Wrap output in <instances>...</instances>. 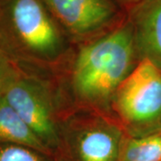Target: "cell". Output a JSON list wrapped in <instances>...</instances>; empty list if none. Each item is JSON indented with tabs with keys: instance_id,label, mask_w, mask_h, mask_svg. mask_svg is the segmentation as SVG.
I'll list each match as a JSON object with an SVG mask.
<instances>
[{
	"instance_id": "cell-2",
	"label": "cell",
	"mask_w": 161,
	"mask_h": 161,
	"mask_svg": "<svg viewBox=\"0 0 161 161\" xmlns=\"http://www.w3.org/2000/svg\"><path fill=\"white\" fill-rule=\"evenodd\" d=\"M138 57L131 22L84 46L73 71V86L79 98L93 106L112 103L115 92L130 75Z\"/></svg>"
},
{
	"instance_id": "cell-8",
	"label": "cell",
	"mask_w": 161,
	"mask_h": 161,
	"mask_svg": "<svg viewBox=\"0 0 161 161\" xmlns=\"http://www.w3.org/2000/svg\"><path fill=\"white\" fill-rule=\"evenodd\" d=\"M0 142L26 145L52 155L3 95H0Z\"/></svg>"
},
{
	"instance_id": "cell-7",
	"label": "cell",
	"mask_w": 161,
	"mask_h": 161,
	"mask_svg": "<svg viewBox=\"0 0 161 161\" xmlns=\"http://www.w3.org/2000/svg\"><path fill=\"white\" fill-rule=\"evenodd\" d=\"M132 23L137 55L161 69V0H142L132 9Z\"/></svg>"
},
{
	"instance_id": "cell-11",
	"label": "cell",
	"mask_w": 161,
	"mask_h": 161,
	"mask_svg": "<svg viewBox=\"0 0 161 161\" xmlns=\"http://www.w3.org/2000/svg\"><path fill=\"white\" fill-rule=\"evenodd\" d=\"M19 71L20 69L0 52V95L3 94L8 83Z\"/></svg>"
},
{
	"instance_id": "cell-3",
	"label": "cell",
	"mask_w": 161,
	"mask_h": 161,
	"mask_svg": "<svg viewBox=\"0 0 161 161\" xmlns=\"http://www.w3.org/2000/svg\"><path fill=\"white\" fill-rule=\"evenodd\" d=\"M112 105L131 137L161 131V69L139 59L115 92Z\"/></svg>"
},
{
	"instance_id": "cell-10",
	"label": "cell",
	"mask_w": 161,
	"mask_h": 161,
	"mask_svg": "<svg viewBox=\"0 0 161 161\" xmlns=\"http://www.w3.org/2000/svg\"><path fill=\"white\" fill-rule=\"evenodd\" d=\"M0 161H55V158L26 145L0 142Z\"/></svg>"
},
{
	"instance_id": "cell-12",
	"label": "cell",
	"mask_w": 161,
	"mask_h": 161,
	"mask_svg": "<svg viewBox=\"0 0 161 161\" xmlns=\"http://www.w3.org/2000/svg\"><path fill=\"white\" fill-rule=\"evenodd\" d=\"M122 1H125V2H135V3H138L142 0H122Z\"/></svg>"
},
{
	"instance_id": "cell-9",
	"label": "cell",
	"mask_w": 161,
	"mask_h": 161,
	"mask_svg": "<svg viewBox=\"0 0 161 161\" xmlns=\"http://www.w3.org/2000/svg\"><path fill=\"white\" fill-rule=\"evenodd\" d=\"M119 161H161V131L125 140Z\"/></svg>"
},
{
	"instance_id": "cell-4",
	"label": "cell",
	"mask_w": 161,
	"mask_h": 161,
	"mask_svg": "<svg viewBox=\"0 0 161 161\" xmlns=\"http://www.w3.org/2000/svg\"><path fill=\"white\" fill-rule=\"evenodd\" d=\"M2 95L47 150L55 155L61 143V132L56 120L51 94L44 81L20 70Z\"/></svg>"
},
{
	"instance_id": "cell-5",
	"label": "cell",
	"mask_w": 161,
	"mask_h": 161,
	"mask_svg": "<svg viewBox=\"0 0 161 161\" xmlns=\"http://www.w3.org/2000/svg\"><path fill=\"white\" fill-rule=\"evenodd\" d=\"M114 123L100 116L78 120L61 132L55 161H119L125 140Z\"/></svg>"
},
{
	"instance_id": "cell-1",
	"label": "cell",
	"mask_w": 161,
	"mask_h": 161,
	"mask_svg": "<svg viewBox=\"0 0 161 161\" xmlns=\"http://www.w3.org/2000/svg\"><path fill=\"white\" fill-rule=\"evenodd\" d=\"M65 49L43 0H0V52L20 70L55 62Z\"/></svg>"
},
{
	"instance_id": "cell-6",
	"label": "cell",
	"mask_w": 161,
	"mask_h": 161,
	"mask_svg": "<svg viewBox=\"0 0 161 161\" xmlns=\"http://www.w3.org/2000/svg\"><path fill=\"white\" fill-rule=\"evenodd\" d=\"M57 22L75 37L108 27L117 15L113 0H43Z\"/></svg>"
}]
</instances>
